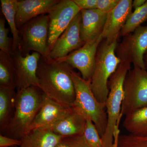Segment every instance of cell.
Wrapping results in <instances>:
<instances>
[{
  "label": "cell",
  "mask_w": 147,
  "mask_h": 147,
  "mask_svg": "<svg viewBox=\"0 0 147 147\" xmlns=\"http://www.w3.org/2000/svg\"><path fill=\"white\" fill-rule=\"evenodd\" d=\"M73 68L65 63L40 56L37 76L40 88L47 96L68 108L75 99V90L71 73Z\"/></svg>",
  "instance_id": "6da1fadb"
},
{
  "label": "cell",
  "mask_w": 147,
  "mask_h": 147,
  "mask_svg": "<svg viewBox=\"0 0 147 147\" xmlns=\"http://www.w3.org/2000/svg\"><path fill=\"white\" fill-rule=\"evenodd\" d=\"M116 55L119 58L120 62L108 82L109 92L105 102L108 123L105 134L101 138L103 147H113L115 128L120 124L122 117L121 113L124 98V83L132 63L127 46L118 47Z\"/></svg>",
  "instance_id": "7a4b0ae2"
},
{
  "label": "cell",
  "mask_w": 147,
  "mask_h": 147,
  "mask_svg": "<svg viewBox=\"0 0 147 147\" xmlns=\"http://www.w3.org/2000/svg\"><path fill=\"white\" fill-rule=\"evenodd\" d=\"M16 92L13 117L2 134L21 139L27 134L31 124L43 103L45 94L39 88L33 86Z\"/></svg>",
  "instance_id": "3957f363"
},
{
  "label": "cell",
  "mask_w": 147,
  "mask_h": 147,
  "mask_svg": "<svg viewBox=\"0 0 147 147\" xmlns=\"http://www.w3.org/2000/svg\"><path fill=\"white\" fill-rule=\"evenodd\" d=\"M75 90V99L72 108L85 118L93 122L101 138L107 128L108 118L105 104L98 101L92 91L90 82L83 79L75 71L71 73Z\"/></svg>",
  "instance_id": "277c9868"
},
{
  "label": "cell",
  "mask_w": 147,
  "mask_h": 147,
  "mask_svg": "<svg viewBox=\"0 0 147 147\" xmlns=\"http://www.w3.org/2000/svg\"><path fill=\"white\" fill-rule=\"evenodd\" d=\"M117 45V40L111 43L102 40L98 48L90 86L96 99L104 104L109 94V79L120 62L119 58L116 54Z\"/></svg>",
  "instance_id": "5b68a950"
},
{
  "label": "cell",
  "mask_w": 147,
  "mask_h": 147,
  "mask_svg": "<svg viewBox=\"0 0 147 147\" xmlns=\"http://www.w3.org/2000/svg\"><path fill=\"white\" fill-rule=\"evenodd\" d=\"M49 18L48 14L37 16L19 28V51L23 56L36 52L43 57L48 56Z\"/></svg>",
  "instance_id": "8992f818"
},
{
  "label": "cell",
  "mask_w": 147,
  "mask_h": 147,
  "mask_svg": "<svg viewBox=\"0 0 147 147\" xmlns=\"http://www.w3.org/2000/svg\"><path fill=\"white\" fill-rule=\"evenodd\" d=\"M124 98L121 114L126 116L147 107V71L134 66L124 83Z\"/></svg>",
  "instance_id": "52a82bcc"
},
{
  "label": "cell",
  "mask_w": 147,
  "mask_h": 147,
  "mask_svg": "<svg viewBox=\"0 0 147 147\" xmlns=\"http://www.w3.org/2000/svg\"><path fill=\"white\" fill-rule=\"evenodd\" d=\"M81 11L73 0H60L48 13L49 52L57 39Z\"/></svg>",
  "instance_id": "ba28073f"
},
{
  "label": "cell",
  "mask_w": 147,
  "mask_h": 147,
  "mask_svg": "<svg viewBox=\"0 0 147 147\" xmlns=\"http://www.w3.org/2000/svg\"><path fill=\"white\" fill-rule=\"evenodd\" d=\"M102 40L101 34L93 41L85 43L84 46L66 57L56 60L65 63L72 68L78 69L83 79L90 82L95 67L98 48Z\"/></svg>",
  "instance_id": "9c48e42d"
},
{
  "label": "cell",
  "mask_w": 147,
  "mask_h": 147,
  "mask_svg": "<svg viewBox=\"0 0 147 147\" xmlns=\"http://www.w3.org/2000/svg\"><path fill=\"white\" fill-rule=\"evenodd\" d=\"M11 56L16 69V90L32 86L40 88V86L37 76V70L41 55L33 52L31 54L24 56L18 50L12 52Z\"/></svg>",
  "instance_id": "30bf717a"
},
{
  "label": "cell",
  "mask_w": 147,
  "mask_h": 147,
  "mask_svg": "<svg viewBox=\"0 0 147 147\" xmlns=\"http://www.w3.org/2000/svg\"><path fill=\"white\" fill-rule=\"evenodd\" d=\"M81 21L80 11L56 40L49 52V57L54 59L65 57L85 45L80 35Z\"/></svg>",
  "instance_id": "8fae6325"
},
{
  "label": "cell",
  "mask_w": 147,
  "mask_h": 147,
  "mask_svg": "<svg viewBox=\"0 0 147 147\" xmlns=\"http://www.w3.org/2000/svg\"><path fill=\"white\" fill-rule=\"evenodd\" d=\"M132 0H120L113 10L107 13L102 36L109 43L117 41L122 29L132 13Z\"/></svg>",
  "instance_id": "7c38bea8"
},
{
  "label": "cell",
  "mask_w": 147,
  "mask_h": 147,
  "mask_svg": "<svg viewBox=\"0 0 147 147\" xmlns=\"http://www.w3.org/2000/svg\"><path fill=\"white\" fill-rule=\"evenodd\" d=\"M71 108L61 105L45 95L43 103L31 124L27 134L34 129L45 128L50 126L67 114Z\"/></svg>",
  "instance_id": "4fadbf2b"
},
{
  "label": "cell",
  "mask_w": 147,
  "mask_h": 147,
  "mask_svg": "<svg viewBox=\"0 0 147 147\" xmlns=\"http://www.w3.org/2000/svg\"><path fill=\"white\" fill-rule=\"evenodd\" d=\"M86 119L73 108L67 114L45 128L62 137L83 135Z\"/></svg>",
  "instance_id": "5bb4252c"
},
{
  "label": "cell",
  "mask_w": 147,
  "mask_h": 147,
  "mask_svg": "<svg viewBox=\"0 0 147 147\" xmlns=\"http://www.w3.org/2000/svg\"><path fill=\"white\" fill-rule=\"evenodd\" d=\"M80 25L81 38L85 43L91 42L102 34L107 13L98 9L81 10Z\"/></svg>",
  "instance_id": "9a60e30c"
},
{
  "label": "cell",
  "mask_w": 147,
  "mask_h": 147,
  "mask_svg": "<svg viewBox=\"0 0 147 147\" xmlns=\"http://www.w3.org/2000/svg\"><path fill=\"white\" fill-rule=\"evenodd\" d=\"M60 0H21L18 1L16 24L19 28L37 16L48 14Z\"/></svg>",
  "instance_id": "2e32d148"
},
{
  "label": "cell",
  "mask_w": 147,
  "mask_h": 147,
  "mask_svg": "<svg viewBox=\"0 0 147 147\" xmlns=\"http://www.w3.org/2000/svg\"><path fill=\"white\" fill-rule=\"evenodd\" d=\"M129 45L133 65L146 69L144 57L147 51V25L140 26L129 34Z\"/></svg>",
  "instance_id": "e0dca14e"
},
{
  "label": "cell",
  "mask_w": 147,
  "mask_h": 147,
  "mask_svg": "<svg viewBox=\"0 0 147 147\" xmlns=\"http://www.w3.org/2000/svg\"><path fill=\"white\" fill-rule=\"evenodd\" d=\"M62 138L46 129H37L25 135L19 147H55Z\"/></svg>",
  "instance_id": "ac0fdd59"
},
{
  "label": "cell",
  "mask_w": 147,
  "mask_h": 147,
  "mask_svg": "<svg viewBox=\"0 0 147 147\" xmlns=\"http://www.w3.org/2000/svg\"><path fill=\"white\" fill-rule=\"evenodd\" d=\"M16 92L15 90L0 86V131L3 134L10 122L15 109Z\"/></svg>",
  "instance_id": "d6986e66"
},
{
  "label": "cell",
  "mask_w": 147,
  "mask_h": 147,
  "mask_svg": "<svg viewBox=\"0 0 147 147\" xmlns=\"http://www.w3.org/2000/svg\"><path fill=\"white\" fill-rule=\"evenodd\" d=\"M2 11L8 22L13 36L12 52L19 50L20 38L18 29L16 24V16L18 9L17 0H1Z\"/></svg>",
  "instance_id": "ffe728a7"
},
{
  "label": "cell",
  "mask_w": 147,
  "mask_h": 147,
  "mask_svg": "<svg viewBox=\"0 0 147 147\" xmlns=\"http://www.w3.org/2000/svg\"><path fill=\"white\" fill-rule=\"evenodd\" d=\"M123 126L129 134L147 136V107L125 116Z\"/></svg>",
  "instance_id": "44dd1931"
},
{
  "label": "cell",
  "mask_w": 147,
  "mask_h": 147,
  "mask_svg": "<svg viewBox=\"0 0 147 147\" xmlns=\"http://www.w3.org/2000/svg\"><path fill=\"white\" fill-rule=\"evenodd\" d=\"M0 86L15 90L17 87L16 69L11 55L0 51Z\"/></svg>",
  "instance_id": "7402d4cb"
},
{
  "label": "cell",
  "mask_w": 147,
  "mask_h": 147,
  "mask_svg": "<svg viewBox=\"0 0 147 147\" xmlns=\"http://www.w3.org/2000/svg\"><path fill=\"white\" fill-rule=\"evenodd\" d=\"M147 20V1L141 7L132 12L120 33V35L125 36L132 33L141 24Z\"/></svg>",
  "instance_id": "603a6c76"
},
{
  "label": "cell",
  "mask_w": 147,
  "mask_h": 147,
  "mask_svg": "<svg viewBox=\"0 0 147 147\" xmlns=\"http://www.w3.org/2000/svg\"><path fill=\"white\" fill-rule=\"evenodd\" d=\"M84 136L89 147H103L102 138L95 125L90 119H86Z\"/></svg>",
  "instance_id": "cb8c5ba5"
},
{
  "label": "cell",
  "mask_w": 147,
  "mask_h": 147,
  "mask_svg": "<svg viewBox=\"0 0 147 147\" xmlns=\"http://www.w3.org/2000/svg\"><path fill=\"white\" fill-rule=\"evenodd\" d=\"M118 147H147V136L120 134Z\"/></svg>",
  "instance_id": "d4e9b609"
},
{
  "label": "cell",
  "mask_w": 147,
  "mask_h": 147,
  "mask_svg": "<svg viewBox=\"0 0 147 147\" xmlns=\"http://www.w3.org/2000/svg\"><path fill=\"white\" fill-rule=\"evenodd\" d=\"M5 21L4 18L0 19V49L1 51L8 55H11L12 53V45L10 39L8 36L9 30L6 28Z\"/></svg>",
  "instance_id": "484cf974"
},
{
  "label": "cell",
  "mask_w": 147,
  "mask_h": 147,
  "mask_svg": "<svg viewBox=\"0 0 147 147\" xmlns=\"http://www.w3.org/2000/svg\"><path fill=\"white\" fill-rule=\"evenodd\" d=\"M55 147H89L84 134L73 137H63Z\"/></svg>",
  "instance_id": "4316f807"
},
{
  "label": "cell",
  "mask_w": 147,
  "mask_h": 147,
  "mask_svg": "<svg viewBox=\"0 0 147 147\" xmlns=\"http://www.w3.org/2000/svg\"><path fill=\"white\" fill-rule=\"evenodd\" d=\"M120 0H98L97 9L103 13H108L118 5Z\"/></svg>",
  "instance_id": "83f0119b"
},
{
  "label": "cell",
  "mask_w": 147,
  "mask_h": 147,
  "mask_svg": "<svg viewBox=\"0 0 147 147\" xmlns=\"http://www.w3.org/2000/svg\"><path fill=\"white\" fill-rule=\"evenodd\" d=\"M21 144V139H14L3 134H0V147L20 146Z\"/></svg>",
  "instance_id": "f1b7e54d"
},
{
  "label": "cell",
  "mask_w": 147,
  "mask_h": 147,
  "mask_svg": "<svg viewBox=\"0 0 147 147\" xmlns=\"http://www.w3.org/2000/svg\"><path fill=\"white\" fill-rule=\"evenodd\" d=\"M81 10H90L97 9L98 0H73Z\"/></svg>",
  "instance_id": "f546056e"
},
{
  "label": "cell",
  "mask_w": 147,
  "mask_h": 147,
  "mask_svg": "<svg viewBox=\"0 0 147 147\" xmlns=\"http://www.w3.org/2000/svg\"><path fill=\"white\" fill-rule=\"evenodd\" d=\"M119 125H117L116 126L114 131L113 147H118V142L119 137L120 133V130L119 128Z\"/></svg>",
  "instance_id": "4dcf8cb0"
},
{
  "label": "cell",
  "mask_w": 147,
  "mask_h": 147,
  "mask_svg": "<svg viewBox=\"0 0 147 147\" xmlns=\"http://www.w3.org/2000/svg\"><path fill=\"white\" fill-rule=\"evenodd\" d=\"M146 2V0H134L132 1V8L135 10L141 7Z\"/></svg>",
  "instance_id": "1f68e13d"
},
{
  "label": "cell",
  "mask_w": 147,
  "mask_h": 147,
  "mask_svg": "<svg viewBox=\"0 0 147 147\" xmlns=\"http://www.w3.org/2000/svg\"><path fill=\"white\" fill-rule=\"evenodd\" d=\"M144 60L145 66H146V69H147V51L145 54L144 57Z\"/></svg>",
  "instance_id": "d6a6232c"
},
{
  "label": "cell",
  "mask_w": 147,
  "mask_h": 147,
  "mask_svg": "<svg viewBox=\"0 0 147 147\" xmlns=\"http://www.w3.org/2000/svg\"></svg>",
  "instance_id": "836d02e7"
}]
</instances>
